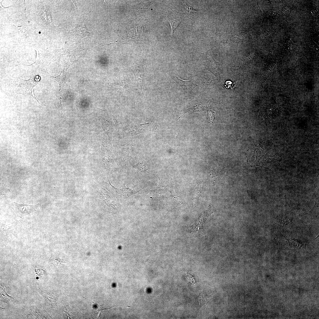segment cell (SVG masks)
Here are the masks:
<instances>
[{
    "instance_id": "1",
    "label": "cell",
    "mask_w": 319,
    "mask_h": 319,
    "mask_svg": "<svg viewBox=\"0 0 319 319\" xmlns=\"http://www.w3.org/2000/svg\"><path fill=\"white\" fill-rule=\"evenodd\" d=\"M40 206L39 204L33 205L19 204L15 202L12 204L13 210L17 216L20 218L34 211Z\"/></svg>"
},
{
    "instance_id": "2",
    "label": "cell",
    "mask_w": 319,
    "mask_h": 319,
    "mask_svg": "<svg viewBox=\"0 0 319 319\" xmlns=\"http://www.w3.org/2000/svg\"><path fill=\"white\" fill-rule=\"evenodd\" d=\"M73 32L78 36L83 38L89 36L90 32L87 31L84 22L79 23L75 28L73 30Z\"/></svg>"
},
{
    "instance_id": "3",
    "label": "cell",
    "mask_w": 319,
    "mask_h": 319,
    "mask_svg": "<svg viewBox=\"0 0 319 319\" xmlns=\"http://www.w3.org/2000/svg\"><path fill=\"white\" fill-rule=\"evenodd\" d=\"M118 193L121 195L125 197L130 196L137 193L134 188H128L124 186L122 189H118Z\"/></svg>"
},
{
    "instance_id": "4",
    "label": "cell",
    "mask_w": 319,
    "mask_h": 319,
    "mask_svg": "<svg viewBox=\"0 0 319 319\" xmlns=\"http://www.w3.org/2000/svg\"><path fill=\"white\" fill-rule=\"evenodd\" d=\"M171 30V35L172 36L173 33L177 27L181 23V21L179 19L168 20Z\"/></svg>"
},
{
    "instance_id": "5",
    "label": "cell",
    "mask_w": 319,
    "mask_h": 319,
    "mask_svg": "<svg viewBox=\"0 0 319 319\" xmlns=\"http://www.w3.org/2000/svg\"><path fill=\"white\" fill-rule=\"evenodd\" d=\"M183 5L185 11L187 13L193 14L198 11V9L193 8L185 2L183 3Z\"/></svg>"
}]
</instances>
